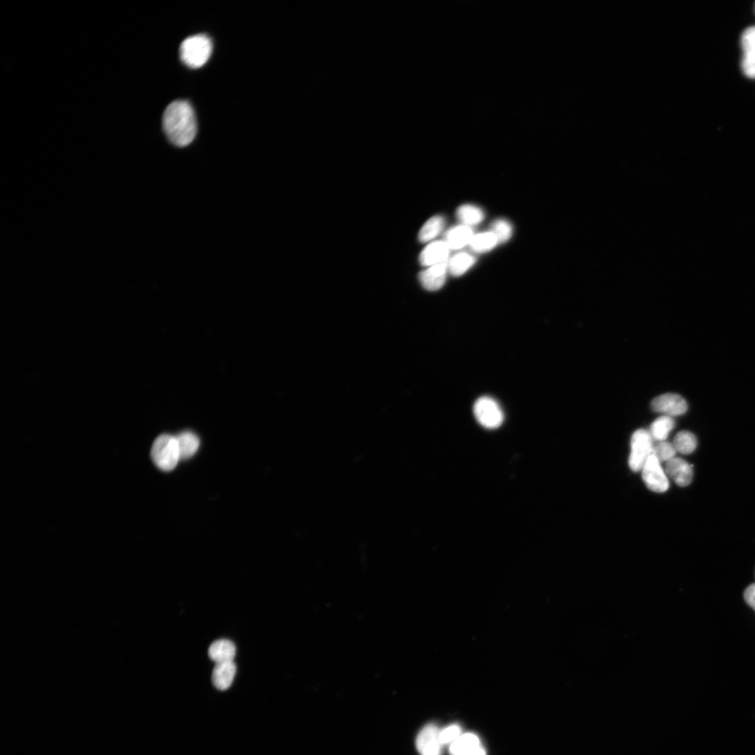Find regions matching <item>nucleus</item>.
<instances>
[{
  "instance_id": "b1692460",
  "label": "nucleus",
  "mask_w": 755,
  "mask_h": 755,
  "mask_svg": "<svg viewBox=\"0 0 755 755\" xmlns=\"http://www.w3.org/2000/svg\"><path fill=\"white\" fill-rule=\"evenodd\" d=\"M677 451L673 443L666 441H654L652 455L660 462H667L675 457Z\"/></svg>"
},
{
  "instance_id": "dca6fc26",
  "label": "nucleus",
  "mask_w": 755,
  "mask_h": 755,
  "mask_svg": "<svg viewBox=\"0 0 755 755\" xmlns=\"http://www.w3.org/2000/svg\"><path fill=\"white\" fill-rule=\"evenodd\" d=\"M675 426L672 417L662 415L656 418L648 430L654 441L666 440L670 432Z\"/></svg>"
},
{
  "instance_id": "20e7f679",
  "label": "nucleus",
  "mask_w": 755,
  "mask_h": 755,
  "mask_svg": "<svg viewBox=\"0 0 755 755\" xmlns=\"http://www.w3.org/2000/svg\"><path fill=\"white\" fill-rule=\"evenodd\" d=\"M653 445L654 440L648 430L640 429L633 433L628 457V466L633 471L641 470L652 454Z\"/></svg>"
},
{
  "instance_id": "423d86ee",
  "label": "nucleus",
  "mask_w": 755,
  "mask_h": 755,
  "mask_svg": "<svg viewBox=\"0 0 755 755\" xmlns=\"http://www.w3.org/2000/svg\"><path fill=\"white\" fill-rule=\"evenodd\" d=\"M642 477L647 487L652 491L662 493L669 487L668 479L661 462L651 455L641 469Z\"/></svg>"
},
{
  "instance_id": "1a4fd4ad",
  "label": "nucleus",
  "mask_w": 755,
  "mask_h": 755,
  "mask_svg": "<svg viewBox=\"0 0 755 755\" xmlns=\"http://www.w3.org/2000/svg\"><path fill=\"white\" fill-rule=\"evenodd\" d=\"M448 261L449 260L429 266L419 273V281L426 289L436 291L444 285L449 271Z\"/></svg>"
},
{
  "instance_id": "f257e3e1",
  "label": "nucleus",
  "mask_w": 755,
  "mask_h": 755,
  "mask_svg": "<svg viewBox=\"0 0 755 755\" xmlns=\"http://www.w3.org/2000/svg\"><path fill=\"white\" fill-rule=\"evenodd\" d=\"M162 126L169 141L175 146L190 144L196 134V121L190 103L184 100L171 102L165 109Z\"/></svg>"
},
{
  "instance_id": "f3484780",
  "label": "nucleus",
  "mask_w": 755,
  "mask_h": 755,
  "mask_svg": "<svg viewBox=\"0 0 755 755\" xmlns=\"http://www.w3.org/2000/svg\"><path fill=\"white\" fill-rule=\"evenodd\" d=\"M479 738L474 733L461 734L450 747L452 755H463L480 746Z\"/></svg>"
},
{
  "instance_id": "a878e982",
  "label": "nucleus",
  "mask_w": 755,
  "mask_h": 755,
  "mask_svg": "<svg viewBox=\"0 0 755 755\" xmlns=\"http://www.w3.org/2000/svg\"><path fill=\"white\" fill-rule=\"evenodd\" d=\"M461 735V728L458 724H451L440 731L439 738L442 745L452 744Z\"/></svg>"
},
{
  "instance_id": "a211bd4d",
  "label": "nucleus",
  "mask_w": 755,
  "mask_h": 755,
  "mask_svg": "<svg viewBox=\"0 0 755 755\" xmlns=\"http://www.w3.org/2000/svg\"><path fill=\"white\" fill-rule=\"evenodd\" d=\"M176 437L180 459H186L192 456L199 446V438L191 431H183Z\"/></svg>"
},
{
  "instance_id": "bb28decb",
  "label": "nucleus",
  "mask_w": 755,
  "mask_h": 755,
  "mask_svg": "<svg viewBox=\"0 0 755 755\" xmlns=\"http://www.w3.org/2000/svg\"><path fill=\"white\" fill-rule=\"evenodd\" d=\"M746 603L755 610V584L749 585L744 592Z\"/></svg>"
},
{
  "instance_id": "5701e85b",
  "label": "nucleus",
  "mask_w": 755,
  "mask_h": 755,
  "mask_svg": "<svg viewBox=\"0 0 755 755\" xmlns=\"http://www.w3.org/2000/svg\"><path fill=\"white\" fill-rule=\"evenodd\" d=\"M497 243H498L496 237L489 231L474 235L469 245L473 251L484 252L491 250Z\"/></svg>"
},
{
  "instance_id": "ddd939ff",
  "label": "nucleus",
  "mask_w": 755,
  "mask_h": 755,
  "mask_svg": "<svg viewBox=\"0 0 755 755\" xmlns=\"http://www.w3.org/2000/svg\"><path fill=\"white\" fill-rule=\"evenodd\" d=\"M236 672V666L233 661L217 663L212 673L213 685L221 691L228 689L233 681Z\"/></svg>"
},
{
  "instance_id": "7ed1b4c3",
  "label": "nucleus",
  "mask_w": 755,
  "mask_h": 755,
  "mask_svg": "<svg viewBox=\"0 0 755 755\" xmlns=\"http://www.w3.org/2000/svg\"><path fill=\"white\" fill-rule=\"evenodd\" d=\"M151 457L161 470L169 471L175 468L180 459L176 437L169 434L158 436L152 444Z\"/></svg>"
},
{
  "instance_id": "412c9836",
  "label": "nucleus",
  "mask_w": 755,
  "mask_h": 755,
  "mask_svg": "<svg viewBox=\"0 0 755 755\" xmlns=\"http://www.w3.org/2000/svg\"><path fill=\"white\" fill-rule=\"evenodd\" d=\"M456 216L464 225L469 226L482 222L484 215L479 207L471 204H464L458 208Z\"/></svg>"
},
{
  "instance_id": "2eb2a0df",
  "label": "nucleus",
  "mask_w": 755,
  "mask_h": 755,
  "mask_svg": "<svg viewBox=\"0 0 755 755\" xmlns=\"http://www.w3.org/2000/svg\"><path fill=\"white\" fill-rule=\"evenodd\" d=\"M474 234L470 226L462 224L450 229L445 235V242L451 250H459L470 242Z\"/></svg>"
},
{
  "instance_id": "aec40b11",
  "label": "nucleus",
  "mask_w": 755,
  "mask_h": 755,
  "mask_svg": "<svg viewBox=\"0 0 755 755\" xmlns=\"http://www.w3.org/2000/svg\"><path fill=\"white\" fill-rule=\"evenodd\" d=\"M475 262L473 256L466 252L455 254L448 261V271L454 276H460L466 273Z\"/></svg>"
},
{
  "instance_id": "0eeeda50",
  "label": "nucleus",
  "mask_w": 755,
  "mask_h": 755,
  "mask_svg": "<svg viewBox=\"0 0 755 755\" xmlns=\"http://www.w3.org/2000/svg\"><path fill=\"white\" fill-rule=\"evenodd\" d=\"M440 731L435 724H428L419 732L415 741L417 751L420 755H441L442 744L440 740Z\"/></svg>"
},
{
  "instance_id": "f8f14e48",
  "label": "nucleus",
  "mask_w": 755,
  "mask_h": 755,
  "mask_svg": "<svg viewBox=\"0 0 755 755\" xmlns=\"http://www.w3.org/2000/svg\"><path fill=\"white\" fill-rule=\"evenodd\" d=\"M449 250L445 241H434L429 243L419 254L420 264L424 266H431L448 259Z\"/></svg>"
},
{
  "instance_id": "39448f33",
  "label": "nucleus",
  "mask_w": 755,
  "mask_h": 755,
  "mask_svg": "<svg viewBox=\"0 0 755 755\" xmlns=\"http://www.w3.org/2000/svg\"><path fill=\"white\" fill-rule=\"evenodd\" d=\"M473 411L479 423L487 429H496L503 422V412L498 404L490 397L478 398L475 403Z\"/></svg>"
},
{
  "instance_id": "6ab92c4d",
  "label": "nucleus",
  "mask_w": 755,
  "mask_h": 755,
  "mask_svg": "<svg viewBox=\"0 0 755 755\" xmlns=\"http://www.w3.org/2000/svg\"><path fill=\"white\" fill-rule=\"evenodd\" d=\"M444 225L443 217L440 215L431 217L422 226L418 235L419 240L425 243L433 239L441 232Z\"/></svg>"
},
{
  "instance_id": "f03ea898",
  "label": "nucleus",
  "mask_w": 755,
  "mask_h": 755,
  "mask_svg": "<svg viewBox=\"0 0 755 755\" xmlns=\"http://www.w3.org/2000/svg\"><path fill=\"white\" fill-rule=\"evenodd\" d=\"M213 43L206 34H197L185 38L180 47V57L182 62L190 68H199L204 65L211 55Z\"/></svg>"
},
{
  "instance_id": "4be33fe9",
  "label": "nucleus",
  "mask_w": 755,
  "mask_h": 755,
  "mask_svg": "<svg viewBox=\"0 0 755 755\" xmlns=\"http://www.w3.org/2000/svg\"><path fill=\"white\" fill-rule=\"evenodd\" d=\"M677 452L689 454L697 447V439L693 433L689 431H681L674 438L673 443Z\"/></svg>"
},
{
  "instance_id": "4468645a",
  "label": "nucleus",
  "mask_w": 755,
  "mask_h": 755,
  "mask_svg": "<svg viewBox=\"0 0 755 755\" xmlns=\"http://www.w3.org/2000/svg\"><path fill=\"white\" fill-rule=\"evenodd\" d=\"M208 656L217 663L231 661L236 655V646L227 639H220L213 642L208 649Z\"/></svg>"
},
{
  "instance_id": "cd10ccee",
  "label": "nucleus",
  "mask_w": 755,
  "mask_h": 755,
  "mask_svg": "<svg viewBox=\"0 0 755 755\" xmlns=\"http://www.w3.org/2000/svg\"><path fill=\"white\" fill-rule=\"evenodd\" d=\"M463 755H486V752L483 747L480 746Z\"/></svg>"
},
{
  "instance_id": "393cba45",
  "label": "nucleus",
  "mask_w": 755,
  "mask_h": 755,
  "mask_svg": "<svg viewBox=\"0 0 755 755\" xmlns=\"http://www.w3.org/2000/svg\"><path fill=\"white\" fill-rule=\"evenodd\" d=\"M491 232L496 237L498 243L507 241L511 237L512 233L511 224L504 219L495 220L491 224Z\"/></svg>"
},
{
  "instance_id": "6e6552de",
  "label": "nucleus",
  "mask_w": 755,
  "mask_h": 755,
  "mask_svg": "<svg viewBox=\"0 0 755 755\" xmlns=\"http://www.w3.org/2000/svg\"><path fill=\"white\" fill-rule=\"evenodd\" d=\"M652 410L669 417L684 414L688 405L685 399L674 393H666L655 397L651 402Z\"/></svg>"
},
{
  "instance_id": "9b49d317",
  "label": "nucleus",
  "mask_w": 755,
  "mask_h": 755,
  "mask_svg": "<svg viewBox=\"0 0 755 755\" xmlns=\"http://www.w3.org/2000/svg\"><path fill=\"white\" fill-rule=\"evenodd\" d=\"M744 57L742 68L745 74L755 78V27L747 28L742 36Z\"/></svg>"
},
{
  "instance_id": "9d476101",
  "label": "nucleus",
  "mask_w": 755,
  "mask_h": 755,
  "mask_svg": "<svg viewBox=\"0 0 755 755\" xmlns=\"http://www.w3.org/2000/svg\"><path fill=\"white\" fill-rule=\"evenodd\" d=\"M664 470L680 487L688 486L693 480L692 465L680 457H674L666 462Z\"/></svg>"
}]
</instances>
